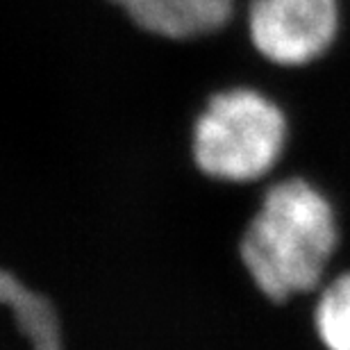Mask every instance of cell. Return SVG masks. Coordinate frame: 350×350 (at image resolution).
<instances>
[{"mask_svg":"<svg viewBox=\"0 0 350 350\" xmlns=\"http://www.w3.org/2000/svg\"><path fill=\"white\" fill-rule=\"evenodd\" d=\"M337 248L334 205L305 178H284L266 189L237 237L243 275L269 303L319 289Z\"/></svg>","mask_w":350,"mask_h":350,"instance_id":"cell-1","label":"cell"},{"mask_svg":"<svg viewBox=\"0 0 350 350\" xmlns=\"http://www.w3.org/2000/svg\"><path fill=\"white\" fill-rule=\"evenodd\" d=\"M286 146V111L262 89L246 85L209 94L187 139L196 173L223 187L260 182L282 162Z\"/></svg>","mask_w":350,"mask_h":350,"instance_id":"cell-2","label":"cell"},{"mask_svg":"<svg viewBox=\"0 0 350 350\" xmlns=\"http://www.w3.org/2000/svg\"><path fill=\"white\" fill-rule=\"evenodd\" d=\"M246 34L273 66H310L334 46L341 0H246Z\"/></svg>","mask_w":350,"mask_h":350,"instance_id":"cell-3","label":"cell"},{"mask_svg":"<svg viewBox=\"0 0 350 350\" xmlns=\"http://www.w3.org/2000/svg\"><path fill=\"white\" fill-rule=\"evenodd\" d=\"M139 34L166 44H198L232 21L243 0H107Z\"/></svg>","mask_w":350,"mask_h":350,"instance_id":"cell-4","label":"cell"},{"mask_svg":"<svg viewBox=\"0 0 350 350\" xmlns=\"http://www.w3.org/2000/svg\"><path fill=\"white\" fill-rule=\"evenodd\" d=\"M314 332L325 350H350V271L321 284L314 305Z\"/></svg>","mask_w":350,"mask_h":350,"instance_id":"cell-5","label":"cell"}]
</instances>
